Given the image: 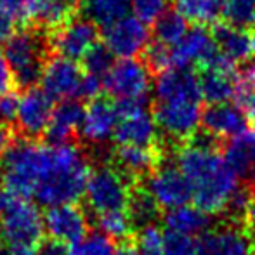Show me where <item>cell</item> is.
I'll list each match as a JSON object with an SVG mask.
<instances>
[{"label": "cell", "mask_w": 255, "mask_h": 255, "mask_svg": "<svg viewBox=\"0 0 255 255\" xmlns=\"http://www.w3.org/2000/svg\"><path fill=\"white\" fill-rule=\"evenodd\" d=\"M14 33V17L0 7V42L7 40Z\"/></svg>", "instance_id": "obj_45"}, {"label": "cell", "mask_w": 255, "mask_h": 255, "mask_svg": "<svg viewBox=\"0 0 255 255\" xmlns=\"http://www.w3.org/2000/svg\"><path fill=\"white\" fill-rule=\"evenodd\" d=\"M89 175V160L78 146L44 144L33 198L47 208L77 203L85 195Z\"/></svg>", "instance_id": "obj_2"}, {"label": "cell", "mask_w": 255, "mask_h": 255, "mask_svg": "<svg viewBox=\"0 0 255 255\" xmlns=\"http://www.w3.org/2000/svg\"><path fill=\"white\" fill-rule=\"evenodd\" d=\"M115 108L118 122L113 139L118 146H154L160 130L146 99H118Z\"/></svg>", "instance_id": "obj_7"}, {"label": "cell", "mask_w": 255, "mask_h": 255, "mask_svg": "<svg viewBox=\"0 0 255 255\" xmlns=\"http://www.w3.org/2000/svg\"><path fill=\"white\" fill-rule=\"evenodd\" d=\"M168 0H132V10L135 17L146 24H154V21L167 12Z\"/></svg>", "instance_id": "obj_40"}, {"label": "cell", "mask_w": 255, "mask_h": 255, "mask_svg": "<svg viewBox=\"0 0 255 255\" xmlns=\"http://www.w3.org/2000/svg\"><path fill=\"white\" fill-rule=\"evenodd\" d=\"M210 135L193 139L179 149L177 167L188 179L191 200L208 215L229 212L240 193V175L229 167L224 154L219 153Z\"/></svg>", "instance_id": "obj_1"}, {"label": "cell", "mask_w": 255, "mask_h": 255, "mask_svg": "<svg viewBox=\"0 0 255 255\" xmlns=\"http://www.w3.org/2000/svg\"><path fill=\"white\" fill-rule=\"evenodd\" d=\"M146 191L163 210L182 207L191 202V188L177 165L160 163L146 177Z\"/></svg>", "instance_id": "obj_10"}, {"label": "cell", "mask_w": 255, "mask_h": 255, "mask_svg": "<svg viewBox=\"0 0 255 255\" xmlns=\"http://www.w3.org/2000/svg\"><path fill=\"white\" fill-rule=\"evenodd\" d=\"M44 231V217L30 200L0 188V236L5 245L38 247Z\"/></svg>", "instance_id": "obj_4"}, {"label": "cell", "mask_w": 255, "mask_h": 255, "mask_svg": "<svg viewBox=\"0 0 255 255\" xmlns=\"http://www.w3.org/2000/svg\"><path fill=\"white\" fill-rule=\"evenodd\" d=\"M188 21L175 10H167L163 12L153 26L154 42H160L168 47H174L182 40L186 33H188Z\"/></svg>", "instance_id": "obj_30"}, {"label": "cell", "mask_w": 255, "mask_h": 255, "mask_svg": "<svg viewBox=\"0 0 255 255\" xmlns=\"http://www.w3.org/2000/svg\"><path fill=\"white\" fill-rule=\"evenodd\" d=\"M130 193V182L124 172L117 167L101 165L96 170H91L84 196L89 208L101 215L108 212L127 210Z\"/></svg>", "instance_id": "obj_6"}, {"label": "cell", "mask_w": 255, "mask_h": 255, "mask_svg": "<svg viewBox=\"0 0 255 255\" xmlns=\"http://www.w3.org/2000/svg\"><path fill=\"white\" fill-rule=\"evenodd\" d=\"M231 101L249 118H255V80L250 71H238Z\"/></svg>", "instance_id": "obj_33"}, {"label": "cell", "mask_w": 255, "mask_h": 255, "mask_svg": "<svg viewBox=\"0 0 255 255\" xmlns=\"http://www.w3.org/2000/svg\"><path fill=\"white\" fill-rule=\"evenodd\" d=\"M252 255H255V252H252Z\"/></svg>", "instance_id": "obj_55"}, {"label": "cell", "mask_w": 255, "mask_h": 255, "mask_svg": "<svg viewBox=\"0 0 255 255\" xmlns=\"http://www.w3.org/2000/svg\"><path fill=\"white\" fill-rule=\"evenodd\" d=\"M252 54L255 56V33L252 35Z\"/></svg>", "instance_id": "obj_51"}, {"label": "cell", "mask_w": 255, "mask_h": 255, "mask_svg": "<svg viewBox=\"0 0 255 255\" xmlns=\"http://www.w3.org/2000/svg\"><path fill=\"white\" fill-rule=\"evenodd\" d=\"M249 120L233 103L208 104L202 115V127L214 139H233L249 128Z\"/></svg>", "instance_id": "obj_19"}, {"label": "cell", "mask_w": 255, "mask_h": 255, "mask_svg": "<svg viewBox=\"0 0 255 255\" xmlns=\"http://www.w3.org/2000/svg\"><path fill=\"white\" fill-rule=\"evenodd\" d=\"M158 212L160 207L156 202L149 196V193L146 189H134L132 188L130 200L127 205V214L130 217L132 224L139 226V228H146V226H151L158 217Z\"/></svg>", "instance_id": "obj_31"}, {"label": "cell", "mask_w": 255, "mask_h": 255, "mask_svg": "<svg viewBox=\"0 0 255 255\" xmlns=\"http://www.w3.org/2000/svg\"><path fill=\"white\" fill-rule=\"evenodd\" d=\"M52 99L40 89H28L19 99L17 110V128L26 139L45 135L52 118Z\"/></svg>", "instance_id": "obj_14"}, {"label": "cell", "mask_w": 255, "mask_h": 255, "mask_svg": "<svg viewBox=\"0 0 255 255\" xmlns=\"http://www.w3.org/2000/svg\"><path fill=\"white\" fill-rule=\"evenodd\" d=\"M137 250L141 255H163V231L154 224L139 231Z\"/></svg>", "instance_id": "obj_39"}, {"label": "cell", "mask_w": 255, "mask_h": 255, "mask_svg": "<svg viewBox=\"0 0 255 255\" xmlns=\"http://www.w3.org/2000/svg\"><path fill=\"white\" fill-rule=\"evenodd\" d=\"M14 144V134L10 130V127L0 125V158H3V154L7 153V149Z\"/></svg>", "instance_id": "obj_47"}, {"label": "cell", "mask_w": 255, "mask_h": 255, "mask_svg": "<svg viewBox=\"0 0 255 255\" xmlns=\"http://www.w3.org/2000/svg\"><path fill=\"white\" fill-rule=\"evenodd\" d=\"M224 158L229 167L240 175H254L255 172V127L229 139L224 148Z\"/></svg>", "instance_id": "obj_26"}, {"label": "cell", "mask_w": 255, "mask_h": 255, "mask_svg": "<svg viewBox=\"0 0 255 255\" xmlns=\"http://www.w3.org/2000/svg\"><path fill=\"white\" fill-rule=\"evenodd\" d=\"M84 80V70L77 61L66 57H51L42 75V91L52 99H77Z\"/></svg>", "instance_id": "obj_13"}, {"label": "cell", "mask_w": 255, "mask_h": 255, "mask_svg": "<svg viewBox=\"0 0 255 255\" xmlns=\"http://www.w3.org/2000/svg\"><path fill=\"white\" fill-rule=\"evenodd\" d=\"M144 63L149 71H154V73H161L168 68H174L172 47L160 44V42H153L144 51Z\"/></svg>", "instance_id": "obj_38"}, {"label": "cell", "mask_w": 255, "mask_h": 255, "mask_svg": "<svg viewBox=\"0 0 255 255\" xmlns=\"http://www.w3.org/2000/svg\"><path fill=\"white\" fill-rule=\"evenodd\" d=\"M212 33L219 52L233 63H243L252 54V37L243 28L233 26L229 23H217Z\"/></svg>", "instance_id": "obj_25"}, {"label": "cell", "mask_w": 255, "mask_h": 255, "mask_svg": "<svg viewBox=\"0 0 255 255\" xmlns=\"http://www.w3.org/2000/svg\"><path fill=\"white\" fill-rule=\"evenodd\" d=\"M117 122V108L110 99H91V103L85 108L84 120H82L80 125V134L87 142L94 146H101L113 137Z\"/></svg>", "instance_id": "obj_20"}, {"label": "cell", "mask_w": 255, "mask_h": 255, "mask_svg": "<svg viewBox=\"0 0 255 255\" xmlns=\"http://www.w3.org/2000/svg\"><path fill=\"white\" fill-rule=\"evenodd\" d=\"M254 120H255V118H254Z\"/></svg>", "instance_id": "obj_56"}, {"label": "cell", "mask_w": 255, "mask_h": 255, "mask_svg": "<svg viewBox=\"0 0 255 255\" xmlns=\"http://www.w3.org/2000/svg\"><path fill=\"white\" fill-rule=\"evenodd\" d=\"M219 49L214 33L207 26H193L177 45L172 47L174 68H191L193 64L207 68L217 56Z\"/></svg>", "instance_id": "obj_17"}, {"label": "cell", "mask_w": 255, "mask_h": 255, "mask_svg": "<svg viewBox=\"0 0 255 255\" xmlns=\"http://www.w3.org/2000/svg\"><path fill=\"white\" fill-rule=\"evenodd\" d=\"M200 77L191 68H168L154 82V103L202 101Z\"/></svg>", "instance_id": "obj_15"}, {"label": "cell", "mask_w": 255, "mask_h": 255, "mask_svg": "<svg viewBox=\"0 0 255 255\" xmlns=\"http://www.w3.org/2000/svg\"><path fill=\"white\" fill-rule=\"evenodd\" d=\"M163 255H198V240L163 231Z\"/></svg>", "instance_id": "obj_37"}, {"label": "cell", "mask_w": 255, "mask_h": 255, "mask_svg": "<svg viewBox=\"0 0 255 255\" xmlns=\"http://www.w3.org/2000/svg\"><path fill=\"white\" fill-rule=\"evenodd\" d=\"M98 26L87 17H71L68 23L51 33L52 52L71 61L84 59V56L98 42Z\"/></svg>", "instance_id": "obj_11"}, {"label": "cell", "mask_w": 255, "mask_h": 255, "mask_svg": "<svg viewBox=\"0 0 255 255\" xmlns=\"http://www.w3.org/2000/svg\"><path fill=\"white\" fill-rule=\"evenodd\" d=\"M254 182H255V172H254Z\"/></svg>", "instance_id": "obj_54"}, {"label": "cell", "mask_w": 255, "mask_h": 255, "mask_svg": "<svg viewBox=\"0 0 255 255\" xmlns=\"http://www.w3.org/2000/svg\"><path fill=\"white\" fill-rule=\"evenodd\" d=\"M198 255H252V242L242 228L224 224L200 236Z\"/></svg>", "instance_id": "obj_18"}, {"label": "cell", "mask_w": 255, "mask_h": 255, "mask_svg": "<svg viewBox=\"0 0 255 255\" xmlns=\"http://www.w3.org/2000/svg\"><path fill=\"white\" fill-rule=\"evenodd\" d=\"M3 255H37V247L3 245Z\"/></svg>", "instance_id": "obj_48"}, {"label": "cell", "mask_w": 255, "mask_h": 255, "mask_svg": "<svg viewBox=\"0 0 255 255\" xmlns=\"http://www.w3.org/2000/svg\"><path fill=\"white\" fill-rule=\"evenodd\" d=\"M37 255H71V250L66 243L49 238L40 242V245L37 247Z\"/></svg>", "instance_id": "obj_42"}, {"label": "cell", "mask_w": 255, "mask_h": 255, "mask_svg": "<svg viewBox=\"0 0 255 255\" xmlns=\"http://www.w3.org/2000/svg\"><path fill=\"white\" fill-rule=\"evenodd\" d=\"M42 156L44 144L40 142L33 139L14 141V144L3 154L0 165L3 186L23 198H31L40 174Z\"/></svg>", "instance_id": "obj_5"}, {"label": "cell", "mask_w": 255, "mask_h": 255, "mask_svg": "<svg viewBox=\"0 0 255 255\" xmlns=\"http://www.w3.org/2000/svg\"><path fill=\"white\" fill-rule=\"evenodd\" d=\"M84 17L96 26H110L124 19L132 10V0H82L80 5Z\"/></svg>", "instance_id": "obj_27"}, {"label": "cell", "mask_w": 255, "mask_h": 255, "mask_svg": "<svg viewBox=\"0 0 255 255\" xmlns=\"http://www.w3.org/2000/svg\"><path fill=\"white\" fill-rule=\"evenodd\" d=\"M14 85H16V78H14L12 70H10L5 57L0 54V96L12 92Z\"/></svg>", "instance_id": "obj_43"}, {"label": "cell", "mask_w": 255, "mask_h": 255, "mask_svg": "<svg viewBox=\"0 0 255 255\" xmlns=\"http://www.w3.org/2000/svg\"><path fill=\"white\" fill-rule=\"evenodd\" d=\"M250 73H252V77H254V80H255V64H254V68H252V71H250Z\"/></svg>", "instance_id": "obj_52"}, {"label": "cell", "mask_w": 255, "mask_h": 255, "mask_svg": "<svg viewBox=\"0 0 255 255\" xmlns=\"http://www.w3.org/2000/svg\"><path fill=\"white\" fill-rule=\"evenodd\" d=\"M64 2H66L68 5H70V7H73V9H75V7H78V5H80V2H82V0H64Z\"/></svg>", "instance_id": "obj_50"}, {"label": "cell", "mask_w": 255, "mask_h": 255, "mask_svg": "<svg viewBox=\"0 0 255 255\" xmlns=\"http://www.w3.org/2000/svg\"><path fill=\"white\" fill-rule=\"evenodd\" d=\"M104 45L120 59H130L144 54L149 45V28L137 17L127 16L103 28Z\"/></svg>", "instance_id": "obj_12"}, {"label": "cell", "mask_w": 255, "mask_h": 255, "mask_svg": "<svg viewBox=\"0 0 255 255\" xmlns=\"http://www.w3.org/2000/svg\"><path fill=\"white\" fill-rule=\"evenodd\" d=\"M28 0H0V7L14 17V21H26Z\"/></svg>", "instance_id": "obj_44"}, {"label": "cell", "mask_w": 255, "mask_h": 255, "mask_svg": "<svg viewBox=\"0 0 255 255\" xmlns=\"http://www.w3.org/2000/svg\"><path fill=\"white\" fill-rule=\"evenodd\" d=\"M85 108L78 99H64L54 108L51 124L45 132L49 144H68L80 130Z\"/></svg>", "instance_id": "obj_21"}, {"label": "cell", "mask_w": 255, "mask_h": 255, "mask_svg": "<svg viewBox=\"0 0 255 255\" xmlns=\"http://www.w3.org/2000/svg\"><path fill=\"white\" fill-rule=\"evenodd\" d=\"M19 99L16 92H7L0 96V125L10 127L17 120V110H19Z\"/></svg>", "instance_id": "obj_41"}, {"label": "cell", "mask_w": 255, "mask_h": 255, "mask_svg": "<svg viewBox=\"0 0 255 255\" xmlns=\"http://www.w3.org/2000/svg\"><path fill=\"white\" fill-rule=\"evenodd\" d=\"M104 89L117 99H146L151 89V71L146 63L130 59L115 61L104 77Z\"/></svg>", "instance_id": "obj_9"}, {"label": "cell", "mask_w": 255, "mask_h": 255, "mask_svg": "<svg viewBox=\"0 0 255 255\" xmlns=\"http://www.w3.org/2000/svg\"><path fill=\"white\" fill-rule=\"evenodd\" d=\"M73 17V7L64 0H28L26 21L33 28L52 33Z\"/></svg>", "instance_id": "obj_22"}, {"label": "cell", "mask_w": 255, "mask_h": 255, "mask_svg": "<svg viewBox=\"0 0 255 255\" xmlns=\"http://www.w3.org/2000/svg\"><path fill=\"white\" fill-rule=\"evenodd\" d=\"M51 54V33L33 26L14 31L3 47V57L12 70L16 85L26 91L42 80L45 64L52 57Z\"/></svg>", "instance_id": "obj_3"}, {"label": "cell", "mask_w": 255, "mask_h": 255, "mask_svg": "<svg viewBox=\"0 0 255 255\" xmlns=\"http://www.w3.org/2000/svg\"><path fill=\"white\" fill-rule=\"evenodd\" d=\"M98 226L106 236L111 240H127L130 236L134 224H132L130 217H128L127 210H117V212H108L101 214L98 219Z\"/></svg>", "instance_id": "obj_34"}, {"label": "cell", "mask_w": 255, "mask_h": 255, "mask_svg": "<svg viewBox=\"0 0 255 255\" xmlns=\"http://www.w3.org/2000/svg\"><path fill=\"white\" fill-rule=\"evenodd\" d=\"M202 101H165L154 103L153 117L158 130L168 139L186 141L196 135L202 127Z\"/></svg>", "instance_id": "obj_8"}, {"label": "cell", "mask_w": 255, "mask_h": 255, "mask_svg": "<svg viewBox=\"0 0 255 255\" xmlns=\"http://www.w3.org/2000/svg\"><path fill=\"white\" fill-rule=\"evenodd\" d=\"M165 231L179 233L186 236H202L207 229H210V215L198 208L196 205H182L172 208L163 217Z\"/></svg>", "instance_id": "obj_24"}, {"label": "cell", "mask_w": 255, "mask_h": 255, "mask_svg": "<svg viewBox=\"0 0 255 255\" xmlns=\"http://www.w3.org/2000/svg\"><path fill=\"white\" fill-rule=\"evenodd\" d=\"M175 12L195 26H207L222 16V0H174Z\"/></svg>", "instance_id": "obj_29"}, {"label": "cell", "mask_w": 255, "mask_h": 255, "mask_svg": "<svg viewBox=\"0 0 255 255\" xmlns=\"http://www.w3.org/2000/svg\"><path fill=\"white\" fill-rule=\"evenodd\" d=\"M44 228L51 238L73 247L87 235L89 221L85 212L75 203L59 205L47 208L44 215Z\"/></svg>", "instance_id": "obj_16"}, {"label": "cell", "mask_w": 255, "mask_h": 255, "mask_svg": "<svg viewBox=\"0 0 255 255\" xmlns=\"http://www.w3.org/2000/svg\"><path fill=\"white\" fill-rule=\"evenodd\" d=\"M222 17L243 30L255 26V0H222Z\"/></svg>", "instance_id": "obj_32"}, {"label": "cell", "mask_w": 255, "mask_h": 255, "mask_svg": "<svg viewBox=\"0 0 255 255\" xmlns=\"http://www.w3.org/2000/svg\"><path fill=\"white\" fill-rule=\"evenodd\" d=\"M71 255H115V242L101 231L85 235L78 243L71 247Z\"/></svg>", "instance_id": "obj_36"}, {"label": "cell", "mask_w": 255, "mask_h": 255, "mask_svg": "<svg viewBox=\"0 0 255 255\" xmlns=\"http://www.w3.org/2000/svg\"><path fill=\"white\" fill-rule=\"evenodd\" d=\"M115 255H141L137 250V247L132 245V243L125 242L122 243L120 247H117V252H115Z\"/></svg>", "instance_id": "obj_49"}, {"label": "cell", "mask_w": 255, "mask_h": 255, "mask_svg": "<svg viewBox=\"0 0 255 255\" xmlns=\"http://www.w3.org/2000/svg\"><path fill=\"white\" fill-rule=\"evenodd\" d=\"M115 167L124 172L127 177L151 174L160 165V151L154 146H118L113 153Z\"/></svg>", "instance_id": "obj_23"}, {"label": "cell", "mask_w": 255, "mask_h": 255, "mask_svg": "<svg viewBox=\"0 0 255 255\" xmlns=\"http://www.w3.org/2000/svg\"><path fill=\"white\" fill-rule=\"evenodd\" d=\"M113 52L106 47L104 44H96L82 59V70L84 73L92 75V77L103 78L110 73V70L113 68Z\"/></svg>", "instance_id": "obj_35"}, {"label": "cell", "mask_w": 255, "mask_h": 255, "mask_svg": "<svg viewBox=\"0 0 255 255\" xmlns=\"http://www.w3.org/2000/svg\"><path fill=\"white\" fill-rule=\"evenodd\" d=\"M245 224H247V235L250 242L255 243V200H250L249 207L245 210Z\"/></svg>", "instance_id": "obj_46"}, {"label": "cell", "mask_w": 255, "mask_h": 255, "mask_svg": "<svg viewBox=\"0 0 255 255\" xmlns=\"http://www.w3.org/2000/svg\"><path fill=\"white\" fill-rule=\"evenodd\" d=\"M236 73H226L217 70H203L200 77V89H202V98L208 104L229 103L233 98V89H235Z\"/></svg>", "instance_id": "obj_28"}, {"label": "cell", "mask_w": 255, "mask_h": 255, "mask_svg": "<svg viewBox=\"0 0 255 255\" xmlns=\"http://www.w3.org/2000/svg\"><path fill=\"white\" fill-rule=\"evenodd\" d=\"M3 182V177H2V168H0V184Z\"/></svg>", "instance_id": "obj_53"}]
</instances>
